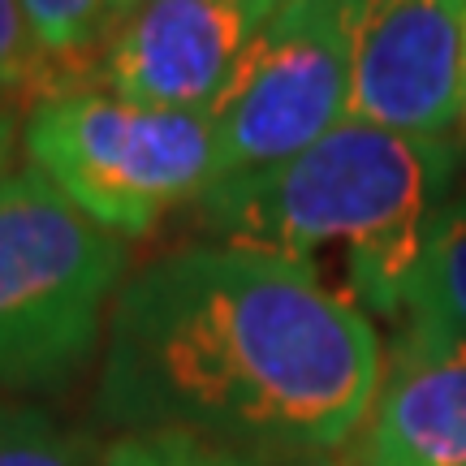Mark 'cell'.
<instances>
[{"label": "cell", "mask_w": 466, "mask_h": 466, "mask_svg": "<svg viewBox=\"0 0 466 466\" xmlns=\"http://www.w3.org/2000/svg\"><path fill=\"white\" fill-rule=\"evenodd\" d=\"M354 9L359 0L277 5L212 108L217 182L285 165L350 116Z\"/></svg>", "instance_id": "cell-5"}, {"label": "cell", "mask_w": 466, "mask_h": 466, "mask_svg": "<svg viewBox=\"0 0 466 466\" xmlns=\"http://www.w3.org/2000/svg\"><path fill=\"white\" fill-rule=\"evenodd\" d=\"M453 173V138H419L346 116L294 160L208 186L199 212L220 242L294 259L316 277L324 259H337L333 294L363 316L393 319L406 311Z\"/></svg>", "instance_id": "cell-2"}, {"label": "cell", "mask_w": 466, "mask_h": 466, "mask_svg": "<svg viewBox=\"0 0 466 466\" xmlns=\"http://www.w3.org/2000/svg\"><path fill=\"white\" fill-rule=\"evenodd\" d=\"M0 466H104L83 436L52 415L17 401H0Z\"/></svg>", "instance_id": "cell-11"}, {"label": "cell", "mask_w": 466, "mask_h": 466, "mask_svg": "<svg viewBox=\"0 0 466 466\" xmlns=\"http://www.w3.org/2000/svg\"><path fill=\"white\" fill-rule=\"evenodd\" d=\"M281 0H130L74 86L212 113Z\"/></svg>", "instance_id": "cell-6"}, {"label": "cell", "mask_w": 466, "mask_h": 466, "mask_svg": "<svg viewBox=\"0 0 466 466\" xmlns=\"http://www.w3.org/2000/svg\"><path fill=\"white\" fill-rule=\"evenodd\" d=\"M22 143L35 173L116 238H143L217 182L212 113L147 108L96 86L35 100Z\"/></svg>", "instance_id": "cell-3"}, {"label": "cell", "mask_w": 466, "mask_h": 466, "mask_svg": "<svg viewBox=\"0 0 466 466\" xmlns=\"http://www.w3.org/2000/svg\"><path fill=\"white\" fill-rule=\"evenodd\" d=\"M458 156L466 151V61H462V100H458Z\"/></svg>", "instance_id": "cell-15"}, {"label": "cell", "mask_w": 466, "mask_h": 466, "mask_svg": "<svg viewBox=\"0 0 466 466\" xmlns=\"http://www.w3.org/2000/svg\"><path fill=\"white\" fill-rule=\"evenodd\" d=\"M359 466H466V337L406 319L363 423Z\"/></svg>", "instance_id": "cell-8"}, {"label": "cell", "mask_w": 466, "mask_h": 466, "mask_svg": "<svg viewBox=\"0 0 466 466\" xmlns=\"http://www.w3.org/2000/svg\"><path fill=\"white\" fill-rule=\"evenodd\" d=\"M104 466H329L324 458H264L247 450L208 445L195 436H126L104 453Z\"/></svg>", "instance_id": "cell-12"}, {"label": "cell", "mask_w": 466, "mask_h": 466, "mask_svg": "<svg viewBox=\"0 0 466 466\" xmlns=\"http://www.w3.org/2000/svg\"><path fill=\"white\" fill-rule=\"evenodd\" d=\"M466 61V0H359L350 116L450 138Z\"/></svg>", "instance_id": "cell-7"}, {"label": "cell", "mask_w": 466, "mask_h": 466, "mask_svg": "<svg viewBox=\"0 0 466 466\" xmlns=\"http://www.w3.org/2000/svg\"><path fill=\"white\" fill-rule=\"evenodd\" d=\"M56 91V69L35 39L22 0H0V100L26 104Z\"/></svg>", "instance_id": "cell-13"}, {"label": "cell", "mask_w": 466, "mask_h": 466, "mask_svg": "<svg viewBox=\"0 0 466 466\" xmlns=\"http://www.w3.org/2000/svg\"><path fill=\"white\" fill-rule=\"evenodd\" d=\"M17 143V104L0 100V182L9 177V160H14Z\"/></svg>", "instance_id": "cell-14"}, {"label": "cell", "mask_w": 466, "mask_h": 466, "mask_svg": "<svg viewBox=\"0 0 466 466\" xmlns=\"http://www.w3.org/2000/svg\"><path fill=\"white\" fill-rule=\"evenodd\" d=\"M401 316L466 337V195H450L432 217Z\"/></svg>", "instance_id": "cell-9"}, {"label": "cell", "mask_w": 466, "mask_h": 466, "mask_svg": "<svg viewBox=\"0 0 466 466\" xmlns=\"http://www.w3.org/2000/svg\"><path fill=\"white\" fill-rule=\"evenodd\" d=\"M380 337L311 268L255 247L173 250L108 307L100 415L130 436H195L324 458L367 423Z\"/></svg>", "instance_id": "cell-1"}, {"label": "cell", "mask_w": 466, "mask_h": 466, "mask_svg": "<svg viewBox=\"0 0 466 466\" xmlns=\"http://www.w3.org/2000/svg\"><path fill=\"white\" fill-rule=\"evenodd\" d=\"M126 5L130 0H22L35 39L56 69V91L78 83L91 52L104 44L108 26L121 17Z\"/></svg>", "instance_id": "cell-10"}, {"label": "cell", "mask_w": 466, "mask_h": 466, "mask_svg": "<svg viewBox=\"0 0 466 466\" xmlns=\"http://www.w3.org/2000/svg\"><path fill=\"white\" fill-rule=\"evenodd\" d=\"M126 272V242L35 173L0 182V384L83 363Z\"/></svg>", "instance_id": "cell-4"}]
</instances>
